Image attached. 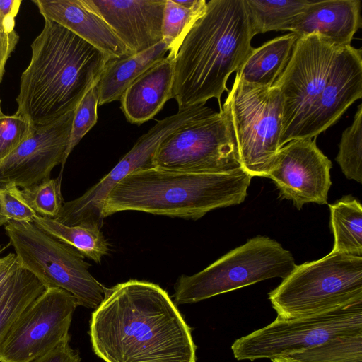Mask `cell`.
Listing matches in <instances>:
<instances>
[{"mask_svg": "<svg viewBox=\"0 0 362 362\" xmlns=\"http://www.w3.org/2000/svg\"><path fill=\"white\" fill-rule=\"evenodd\" d=\"M89 335L105 362H196L197 346L168 292L130 279L107 288L92 313Z\"/></svg>", "mask_w": 362, "mask_h": 362, "instance_id": "obj_1", "label": "cell"}, {"mask_svg": "<svg viewBox=\"0 0 362 362\" xmlns=\"http://www.w3.org/2000/svg\"><path fill=\"white\" fill-rule=\"evenodd\" d=\"M274 85L283 98L280 148L316 138L362 98V51L317 35L298 37Z\"/></svg>", "mask_w": 362, "mask_h": 362, "instance_id": "obj_2", "label": "cell"}, {"mask_svg": "<svg viewBox=\"0 0 362 362\" xmlns=\"http://www.w3.org/2000/svg\"><path fill=\"white\" fill-rule=\"evenodd\" d=\"M31 51L30 63L21 76L16 114L34 127L74 111L111 59L48 19L32 42Z\"/></svg>", "mask_w": 362, "mask_h": 362, "instance_id": "obj_3", "label": "cell"}, {"mask_svg": "<svg viewBox=\"0 0 362 362\" xmlns=\"http://www.w3.org/2000/svg\"><path fill=\"white\" fill-rule=\"evenodd\" d=\"M252 30L244 0H210L174 59L173 98L178 110L221 98L230 75L252 49Z\"/></svg>", "mask_w": 362, "mask_h": 362, "instance_id": "obj_4", "label": "cell"}, {"mask_svg": "<svg viewBox=\"0 0 362 362\" xmlns=\"http://www.w3.org/2000/svg\"><path fill=\"white\" fill-rule=\"evenodd\" d=\"M252 177L243 168L226 173L136 170L108 194L103 216L124 211L198 219L206 213L244 202Z\"/></svg>", "mask_w": 362, "mask_h": 362, "instance_id": "obj_5", "label": "cell"}, {"mask_svg": "<svg viewBox=\"0 0 362 362\" xmlns=\"http://www.w3.org/2000/svg\"><path fill=\"white\" fill-rule=\"evenodd\" d=\"M276 317L319 314L362 300V257L330 252L296 265L268 293Z\"/></svg>", "mask_w": 362, "mask_h": 362, "instance_id": "obj_6", "label": "cell"}, {"mask_svg": "<svg viewBox=\"0 0 362 362\" xmlns=\"http://www.w3.org/2000/svg\"><path fill=\"white\" fill-rule=\"evenodd\" d=\"M296 264L292 254L265 236H256L201 272L180 276L175 285L177 305L197 303L257 282L285 279Z\"/></svg>", "mask_w": 362, "mask_h": 362, "instance_id": "obj_7", "label": "cell"}, {"mask_svg": "<svg viewBox=\"0 0 362 362\" xmlns=\"http://www.w3.org/2000/svg\"><path fill=\"white\" fill-rule=\"evenodd\" d=\"M5 231L21 266L47 288H62L78 305L95 309L107 288L89 272L90 264L75 247L58 240L33 222L9 221Z\"/></svg>", "mask_w": 362, "mask_h": 362, "instance_id": "obj_8", "label": "cell"}, {"mask_svg": "<svg viewBox=\"0 0 362 362\" xmlns=\"http://www.w3.org/2000/svg\"><path fill=\"white\" fill-rule=\"evenodd\" d=\"M221 110L242 168L252 177H267L280 148L283 98L279 87L252 86L235 76Z\"/></svg>", "mask_w": 362, "mask_h": 362, "instance_id": "obj_9", "label": "cell"}, {"mask_svg": "<svg viewBox=\"0 0 362 362\" xmlns=\"http://www.w3.org/2000/svg\"><path fill=\"white\" fill-rule=\"evenodd\" d=\"M362 333V300L325 313L289 320L276 319L237 339L231 345L238 361L286 358L330 339Z\"/></svg>", "mask_w": 362, "mask_h": 362, "instance_id": "obj_10", "label": "cell"}, {"mask_svg": "<svg viewBox=\"0 0 362 362\" xmlns=\"http://www.w3.org/2000/svg\"><path fill=\"white\" fill-rule=\"evenodd\" d=\"M151 165L200 173H226L243 168L222 110L214 111L171 133L154 153Z\"/></svg>", "mask_w": 362, "mask_h": 362, "instance_id": "obj_11", "label": "cell"}, {"mask_svg": "<svg viewBox=\"0 0 362 362\" xmlns=\"http://www.w3.org/2000/svg\"><path fill=\"white\" fill-rule=\"evenodd\" d=\"M77 306L66 291L47 288L11 329L0 348V362H28L54 349L70 337Z\"/></svg>", "mask_w": 362, "mask_h": 362, "instance_id": "obj_12", "label": "cell"}, {"mask_svg": "<svg viewBox=\"0 0 362 362\" xmlns=\"http://www.w3.org/2000/svg\"><path fill=\"white\" fill-rule=\"evenodd\" d=\"M332 166L317 146L316 138L293 140L279 148L267 177L276 185L281 199L300 209L307 203H327Z\"/></svg>", "mask_w": 362, "mask_h": 362, "instance_id": "obj_13", "label": "cell"}, {"mask_svg": "<svg viewBox=\"0 0 362 362\" xmlns=\"http://www.w3.org/2000/svg\"><path fill=\"white\" fill-rule=\"evenodd\" d=\"M74 111L35 127L33 134L0 162V189L10 185L25 189L49 178L52 169L64 161Z\"/></svg>", "mask_w": 362, "mask_h": 362, "instance_id": "obj_14", "label": "cell"}, {"mask_svg": "<svg viewBox=\"0 0 362 362\" xmlns=\"http://www.w3.org/2000/svg\"><path fill=\"white\" fill-rule=\"evenodd\" d=\"M166 0H85L133 54L162 41Z\"/></svg>", "mask_w": 362, "mask_h": 362, "instance_id": "obj_15", "label": "cell"}, {"mask_svg": "<svg viewBox=\"0 0 362 362\" xmlns=\"http://www.w3.org/2000/svg\"><path fill=\"white\" fill-rule=\"evenodd\" d=\"M45 19L82 38L111 59L133 54L85 0H33Z\"/></svg>", "mask_w": 362, "mask_h": 362, "instance_id": "obj_16", "label": "cell"}, {"mask_svg": "<svg viewBox=\"0 0 362 362\" xmlns=\"http://www.w3.org/2000/svg\"><path fill=\"white\" fill-rule=\"evenodd\" d=\"M359 0L311 1L287 28L298 37L317 35L338 46L351 45L361 27Z\"/></svg>", "mask_w": 362, "mask_h": 362, "instance_id": "obj_17", "label": "cell"}, {"mask_svg": "<svg viewBox=\"0 0 362 362\" xmlns=\"http://www.w3.org/2000/svg\"><path fill=\"white\" fill-rule=\"evenodd\" d=\"M173 79L174 59L168 56L141 74L120 99L127 119L139 125L153 118L173 98Z\"/></svg>", "mask_w": 362, "mask_h": 362, "instance_id": "obj_18", "label": "cell"}, {"mask_svg": "<svg viewBox=\"0 0 362 362\" xmlns=\"http://www.w3.org/2000/svg\"><path fill=\"white\" fill-rule=\"evenodd\" d=\"M168 48L163 41L142 52L110 59L97 83L98 105L120 100L129 85L165 57Z\"/></svg>", "mask_w": 362, "mask_h": 362, "instance_id": "obj_19", "label": "cell"}, {"mask_svg": "<svg viewBox=\"0 0 362 362\" xmlns=\"http://www.w3.org/2000/svg\"><path fill=\"white\" fill-rule=\"evenodd\" d=\"M298 38L290 33L252 48L235 76L250 85L272 87L286 69Z\"/></svg>", "mask_w": 362, "mask_h": 362, "instance_id": "obj_20", "label": "cell"}, {"mask_svg": "<svg viewBox=\"0 0 362 362\" xmlns=\"http://www.w3.org/2000/svg\"><path fill=\"white\" fill-rule=\"evenodd\" d=\"M46 288L21 266L0 287V348L16 320Z\"/></svg>", "mask_w": 362, "mask_h": 362, "instance_id": "obj_21", "label": "cell"}, {"mask_svg": "<svg viewBox=\"0 0 362 362\" xmlns=\"http://www.w3.org/2000/svg\"><path fill=\"white\" fill-rule=\"evenodd\" d=\"M334 243L331 252L362 257V206L351 197L329 205Z\"/></svg>", "mask_w": 362, "mask_h": 362, "instance_id": "obj_22", "label": "cell"}, {"mask_svg": "<svg viewBox=\"0 0 362 362\" xmlns=\"http://www.w3.org/2000/svg\"><path fill=\"white\" fill-rule=\"evenodd\" d=\"M33 223L96 263H100L103 257L108 252L109 245L98 228L81 225L69 226L54 218L39 215Z\"/></svg>", "mask_w": 362, "mask_h": 362, "instance_id": "obj_23", "label": "cell"}, {"mask_svg": "<svg viewBox=\"0 0 362 362\" xmlns=\"http://www.w3.org/2000/svg\"><path fill=\"white\" fill-rule=\"evenodd\" d=\"M244 3L256 35L273 30H287L311 1L244 0Z\"/></svg>", "mask_w": 362, "mask_h": 362, "instance_id": "obj_24", "label": "cell"}, {"mask_svg": "<svg viewBox=\"0 0 362 362\" xmlns=\"http://www.w3.org/2000/svg\"><path fill=\"white\" fill-rule=\"evenodd\" d=\"M205 0H197L191 7L182 6L175 0H166L162 23V41L168 48V57L175 59L185 37L206 8Z\"/></svg>", "mask_w": 362, "mask_h": 362, "instance_id": "obj_25", "label": "cell"}, {"mask_svg": "<svg viewBox=\"0 0 362 362\" xmlns=\"http://www.w3.org/2000/svg\"><path fill=\"white\" fill-rule=\"evenodd\" d=\"M286 358L299 362H362V333L337 336Z\"/></svg>", "mask_w": 362, "mask_h": 362, "instance_id": "obj_26", "label": "cell"}, {"mask_svg": "<svg viewBox=\"0 0 362 362\" xmlns=\"http://www.w3.org/2000/svg\"><path fill=\"white\" fill-rule=\"evenodd\" d=\"M336 161L346 178L362 182V105L341 135Z\"/></svg>", "mask_w": 362, "mask_h": 362, "instance_id": "obj_27", "label": "cell"}, {"mask_svg": "<svg viewBox=\"0 0 362 362\" xmlns=\"http://www.w3.org/2000/svg\"><path fill=\"white\" fill-rule=\"evenodd\" d=\"M62 177L49 178L33 187L22 189V193L34 211L41 216L55 218L63 204Z\"/></svg>", "mask_w": 362, "mask_h": 362, "instance_id": "obj_28", "label": "cell"}, {"mask_svg": "<svg viewBox=\"0 0 362 362\" xmlns=\"http://www.w3.org/2000/svg\"><path fill=\"white\" fill-rule=\"evenodd\" d=\"M98 91L97 83L84 95L75 109L69 146L66 151L59 176L62 177L65 163L74 147L98 120Z\"/></svg>", "mask_w": 362, "mask_h": 362, "instance_id": "obj_29", "label": "cell"}, {"mask_svg": "<svg viewBox=\"0 0 362 362\" xmlns=\"http://www.w3.org/2000/svg\"><path fill=\"white\" fill-rule=\"evenodd\" d=\"M34 129L32 123L24 117L16 114L2 115L0 117V162L28 139Z\"/></svg>", "mask_w": 362, "mask_h": 362, "instance_id": "obj_30", "label": "cell"}, {"mask_svg": "<svg viewBox=\"0 0 362 362\" xmlns=\"http://www.w3.org/2000/svg\"><path fill=\"white\" fill-rule=\"evenodd\" d=\"M0 197L4 214L9 221L33 222L38 216L16 186L1 188Z\"/></svg>", "mask_w": 362, "mask_h": 362, "instance_id": "obj_31", "label": "cell"}, {"mask_svg": "<svg viewBox=\"0 0 362 362\" xmlns=\"http://www.w3.org/2000/svg\"><path fill=\"white\" fill-rule=\"evenodd\" d=\"M69 341L70 337L54 349L28 362H81L78 351L71 347Z\"/></svg>", "mask_w": 362, "mask_h": 362, "instance_id": "obj_32", "label": "cell"}, {"mask_svg": "<svg viewBox=\"0 0 362 362\" xmlns=\"http://www.w3.org/2000/svg\"><path fill=\"white\" fill-rule=\"evenodd\" d=\"M21 3V0H0V32L14 30L15 17Z\"/></svg>", "mask_w": 362, "mask_h": 362, "instance_id": "obj_33", "label": "cell"}, {"mask_svg": "<svg viewBox=\"0 0 362 362\" xmlns=\"http://www.w3.org/2000/svg\"><path fill=\"white\" fill-rule=\"evenodd\" d=\"M18 40L19 37L15 30L10 33L0 32V83L5 71L6 62Z\"/></svg>", "mask_w": 362, "mask_h": 362, "instance_id": "obj_34", "label": "cell"}, {"mask_svg": "<svg viewBox=\"0 0 362 362\" xmlns=\"http://www.w3.org/2000/svg\"><path fill=\"white\" fill-rule=\"evenodd\" d=\"M9 220L6 217V216L4 214L1 199L0 197V226L3 225H6Z\"/></svg>", "mask_w": 362, "mask_h": 362, "instance_id": "obj_35", "label": "cell"}, {"mask_svg": "<svg viewBox=\"0 0 362 362\" xmlns=\"http://www.w3.org/2000/svg\"><path fill=\"white\" fill-rule=\"evenodd\" d=\"M272 362H299L290 358H277L272 360Z\"/></svg>", "mask_w": 362, "mask_h": 362, "instance_id": "obj_36", "label": "cell"}, {"mask_svg": "<svg viewBox=\"0 0 362 362\" xmlns=\"http://www.w3.org/2000/svg\"><path fill=\"white\" fill-rule=\"evenodd\" d=\"M4 115L1 112V100H0V117Z\"/></svg>", "mask_w": 362, "mask_h": 362, "instance_id": "obj_37", "label": "cell"}]
</instances>
